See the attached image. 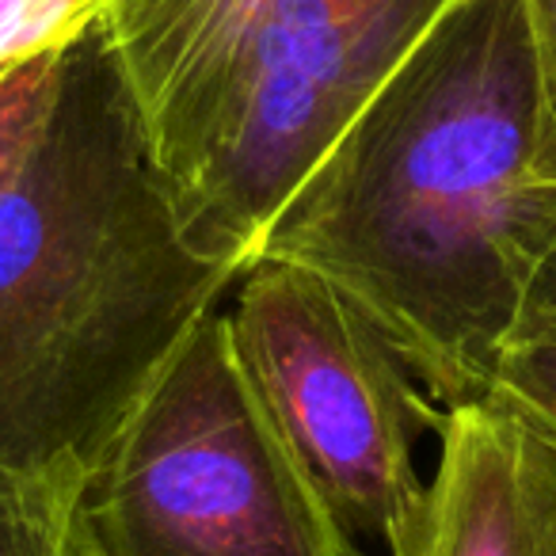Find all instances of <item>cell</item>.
Masks as SVG:
<instances>
[{"instance_id":"cell-1","label":"cell","mask_w":556,"mask_h":556,"mask_svg":"<svg viewBox=\"0 0 556 556\" xmlns=\"http://www.w3.org/2000/svg\"><path fill=\"white\" fill-rule=\"evenodd\" d=\"M533 146L526 4L457 0L298 179L255 255L328 278L442 408L480 404L556 240Z\"/></svg>"},{"instance_id":"cell-2","label":"cell","mask_w":556,"mask_h":556,"mask_svg":"<svg viewBox=\"0 0 556 556\" xmlns=\"http://www.w3.org/2000/svg\"><path fill=\"white\" fill-rule=\"evenodd\" d=\"M237 267L199 252L103 20L0 172V472L85 484Z\"/></svg>"},{"instance_id":"cell-3","label":"cell","mask_w":556,"mask_h":556,"mask_svg":"<svg viewBox=\"0 0 556 556\" xmlns=\"http://www.w3.org/2000/svg\"><path fill=\"white\" fill-rule=\"evenodd\" d=\"M100 556H366L255 396L210 313L80 488Z\"/></svg>"},{"instance_id":"cell-4","label":"cell","mask_w":556,"mask_h":556,"mask_svg":"<svg viewBox=\"0 0 556 556\" xmlns=\"http://www.w3.org/2000/svg\"><path fill=\"white\" fill-rule=\"evenodd\" d=\"M237 282L232 343L290 454L351 533L408 556L427 510L416 442L439 431L446 408L317 270L255 255Z\"/></svg>"},{"instance_id":"cell-5","label":"cell","mask_w":556,"mask_h":556,"mask_svg":"<svg viewBox=\"0 0 556 556\" xmlns=\"http://www.w3.org/2000/svg\"><path fill=\"white\" fill-rule=\"evenodd\" d=\"M457 0H287L263 31L237 108L176 191L199 252L244 270L298 179Z\"/></svg>"},{"instance_id":"cell-6","label":"cell","mask_w":556,"mask_h":556,"mask_svg":"<svg viewBox=\"0 0 556 556\" xmlns=\"http://www.w3.org/2000/svg\"><path fill=\"white\" fill-rule=\"evenodd\" d=\"M287 0H108L103 31L172 187L202 168Z\"/></svg>"},{"instance_id":"cell-7","label":"cell","mask_w":556,"mask_h":556,"mask_svg":"<svg viewBox=\"0 0 556 556\" xmlns=\"http://www.w3.org/2000/svg\"><path fill=\"white\" fill-rule=\"evenodd\" d=\"M408 556H556V446L500 401L446 408Z\"/></svg>"},{"instance_id":"cell-8","label":"cell","mask_w":556,"mask_h":556,"mask_svg":"<svg viewBox=\"0 0 556 556\" xmlns=\"http://www.w3.org/2000/svg\"><path fill=\"white\" fill-rule=\"evenodd\" d=\"M80 488L0 472V556H100L88 538Z\"/></svg>"},{"instance_id":"cell-9","label":"cell","mask_w":556,"mask_h":556,"mask_svg":"<svg viewBox=\"0 0 556 556\" xmlns=\"http://www.w3.org/2000/svg\"><path fill=\"white\" fill-rule=\"evenodd\" d=\"M492 401L518 412L556 446V325H526L510 336L495 370Z\"/></svg>"},{"instance_id":"cell-10","label":"cell","mask_w":556,"mask_h":556,"mask_svg":"<svg viewBox=\"0 0 556 556\" xmlns=\"http://www.w3.org/2000/svg\"><path fill=\"white\" fill-rule=\"evenodd\" d=\"M108 0H0V73L62 50L103 20Z\"/></svg>"},{"instance_id":"cell-11","label":"cell","mask_w":556,"mask_h":556,"mask_svg":"<svg viewBox=\"0 0 556 556\" xmlns=\"http://www.w3.org/2000/svg\"><path fill=\"white\" fill-rule=\"evenodd\" d=\"M58 54L62 50H50L0 73V172L16 161L47 115L58 85Z\"/></svg>"},{"instance_id":"cell-12","label":"cell","mask_w":556,"mask_h":556,"mask_svg":"<svg viewBox=\"0 0 556 556\" xmlns=\"http://www.w3.org/2000/svg\"><path fill=\"white\" fill-rule=\"evenodd\" d=\"M538 77V146L533 176L556 191V0H522Z\"/></svg>"},{"instance_id":"cell-13","label":"cell","mask_w":556,"mask_h":556,"mask_svg":"<svg viewBox=\"0 0 556 556\" xmlns=\"http://www.w3.org/2000/svg\"><path fill=\"white\" fill-rule=\"evenodd\" d=\"M526 325H556V240H553V248L545 252V260H541L538 275H533L530 294H526L518 328H526ZM518 328H515V332H518Z\"/></svg>"}]
</instances>
